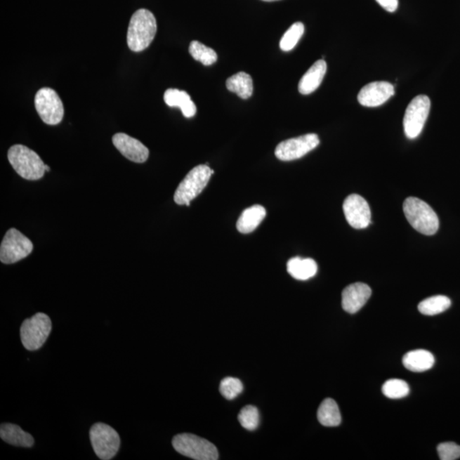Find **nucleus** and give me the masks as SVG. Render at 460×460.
<instances>
[{"label": "nucleus", "mask_w": 460, "mask_h": 460, "mask_svg": "<svg viewBox=\"0 0 460 460\" xmlns=\"http://www.w3.org/2000/svg\"><path fill=\"white\" fill-rule=\"evenodd\" d=\"M156 31L157 22L151 11L146 9L136 11L128 27V47L134 52L146 50L153 42Z\"/></svg>", "instance_id": "obj_1"}, {"label": "nucleus", "mask_w": 460, "mask_h": 460, "mask_svg": "<svg viewBox=\"0 0 460 460\" xmlns=\"http://www.w3.org/2000/svg\"><path fill=\"white\" fill-rule=\"evenodd\" d=\"M8 159L19 176L27 180L35 181L45 175V164L34 150L17 144L8 151Z\"/></svg>", "instance_id": "obj_2"}, {"label": "nucleus", "mask_w": 460, "mask_h": 460, "mask_svg": "<svg viewBox=\"0 0 460 460\" xmlns=\"http://www.w3.org/2000/svg\"><path fill=\"white\" fill-rule=\"evenodd\" d=\"M407 221L415 230L425 235H433L439 229V219L434 210L421 199L409 197L403 203Z\"/></svg>", "instance_id": "obj_3"}, {"label": "nucleus", "mask_w": 460, "mask_h": 460, "mask_svg": "<svg viewBox=\"0 0 460 460\" xmlns=\"http://www.w3.org/2000/svg\"><path fill=\"white\" fill-rule=\"evenodd\" d=\"M214 171L207 165H199L192 169L180 183L174 194V201L179 206H190V202L202 193L209 183Z\"/></svg>", "instance_id": "obj_4"}, {"label": "nucleus", "mask_w": 460, "mask_h": 460, "mask_svg": "<svg viewBox=\"0 0 460 460\" xmlns=\"http://www.w3.org/2000/svg\"><path fill=\"white\" fill-rule=\"evenodd\" d=\"M173 446L178 453L196 460H217L218 452L213 443L193 434L176 435Z\"/></svg>", "instance_id": "obj_5"}, {"label": "nucleus", "mask_w": 460, "mask_h": 460, "mask_svg": "<svg viewBox=\"0 0 460 460\" xmlns=\"http://www.w3.org/2000/svg\"><path fill=\"white\" fill-rule=\"evenodd\" d=\"M51 329V319L46 314L37 313L33 317L26 319L20 329L24 348L27 350L41 349L49 337Z\"/></svg>", "instance_id": "obj_6"}, {"label": "nucleus", "mask_w": 460, "mask_h": 460, "mask_svg": "<svg viewBox=\"0 0 460 460\" xmlns=\"http://www.w3.org/2000/svg\"><path fill=\"white\" fill-rule=\"evenodd\" d=\"M90 438L95 454L100 459H113L121 447L118 432L106 423H95L90 431Z\"/></svg>", "instance_id": "obj_7"}, {"label": "nucleus", "mask_w": 460, "mask_h": 460, "mask_svg": "<svg viewBox=\"0 0 460 460\" xmlns=\"http://www.w3.org/2000/svg\"><path fill=\"white\" fill-rule=\"evenodd\" d=\"M34 105L43 122L50 126L58 125L63 121L64 107L57 92L49 87L41 88L35 95Z\"/></svg>", "instance_id": "obj_8"}, {"label": "nucleus", "mask_w": 460, "mask_h": 460, "mask_svg": "<svg viewBox=\"0 0 460 460\" xmlns=\"http://www.w3.org/2000/svg\"><path fill=\"white\" fill-rule=\"evenodd\" d=\"M431 110V100L426 95H419L412 100L404 115L403 126L407 138H418L425 126Z\"/></svg>", "instance_id": "obj_9"}, {"label": "nucleus", "mask_w": 460, "mask_h": 460, "mask_svg": "<svg viewBox=\"0 0 460 460\" xmlns=\"http://www.w3.org/2000/svg\"><path fill=\"white\" fill-rule=\"evenodd\" d=\"M30 239L18 230L10 229L0 246V260L6 265H11L25 258L33 251Z\"/></svg>", "instance_id": "obj_10"}, {"label": "nucleus", "mask_w": 460, "mask_h": 460, "mask_svg": "<svg viewBox=\"0 0 460 460\" xmlns=\"http://www.w3.org/2000/svg\"><path fill=\"white\" fill-rule=\"evenodd\" d=\"M320 144L317 134L310 133L279 143L275 154L280 161L291 162L303 157Z\"/></svg>", "instance_id": "obj_11"}, {"label": "nucleus", "mask_w": 460, "mask_h": 460, "mask_svg": "<svg viewBox=\"0 0 460 460\" xmlns=\"http://www.w3.org/2000/svg\"><path fill=\"white\" fill-rule=\"evenodd\" d=\"M347 222L357 230L366 229L371 223V210L365 199L358 195H350L343 205Z\"/></svg>", "instance_id": "obj_12"}, {"label": "nucleus", "mask_w": 460, "mask_h": 460, "mask_svg": "<svg viewBox=\"0 0 460 460\" xmlns=\"http://www.w3.org/2000/svg\"><path fill=\"white\" fill-rule=\"evenodd\" d=\"M395 95V88L386 81H376L367 84L360 91L358 102L361 105L375 107L383 105Z\"/></svg>", "instance_id": "obj_13"}, {"label": "nucleus", "mask_w": 460, "mask_h": 460, "mask_svg": "<svg viewBox=\"0 0 460 460\" xmlns=\"http://www.w3.org/2000/svg\"><path fill=\"white\" fill-rule=\"evenodd\" d=\"M112 140L116 149L131 162L144 163L149 159V149L139 140L125 133H116Z\"/></svg>", "instance_id": "obj_14"}, {"label": "nucleus", "mask_w": 460, "mask_h": 460, "mask_svg": "<svg viewBox=\"0 0 460 460\" xmlns=\"http://www.w3.org/2000/svg\"><path fill=\"white\" fill-rule=\"evenodd\" d=\"M372 295L367 284L354 283L348 286L342 293V307L348 313H357L366 305Z\"/></svg>", "instance_id": "obj_15"}, {"label": "nucleus", "mask_w": 460, "mask_h": 460, "mask_svg": "<svg viewBox=\"0 0 460 460\" xmlns=\"http://www.w3.org/2000/svg\"><path fill=\"white\" fill-rule=\"evenodd\" d=\"M327 63L323 59L315 62L308 70L298 84V91L302 95H309L318 89L327 73Z\"/></svg>", "instance_id": "obj_16"}, {"label": "nucleus", "mask_w": 460, "mask_h": 460, "mask_svg": "<svg viewBox=\"0 0 460 460\" xmlns=\"http://www.w3.org/2000/svg\"><path fill=\"white\" fill-rule=\"evenodd\" d=\"M164 101L171 107H178L185 118H192L196 114V106L186 91L168 89L164 94Z\"/></svg>", "instance_id": "obj_17"}, {"label": "nucleus", "mask_w": 460, "mask_h": 460, "mask_svg": "<svg viewBox=\"0 0 460 460\" xmlns=\"http://www.w3.org/2000/svg\"><path fill=\"white\" fill-rule=\"evenodd\" d=\"M266 217L265 208L255 205L247 208L239 218L237 221V230L239 233L249 234L254 231Z\"/></svg>", "instance_id": "obj_18"}, {"label": "nucleus", "mask_w": 460, "mask_h": 460, "mask_svg": "<svg viewBox=\"0 0 460 460\" xmlns=\"http://www.w3.org/2000/svg\"><path fill=\"white\" fill-rule=\"evenodd\" d=\"M0 437L6 442L15 447H31L34 443L32 435L27 433L21 427L14 423H2L0 427Z\"/></svg>", "instance_id": "obj_19"}, {"label": "nucleus", "mask_w": 460, "mask_h": 460, "mask_svg": "<svg viewBox=\"0 0 460 460\" xmlns=\"http://www.w3.org/2000/svg\"><path fill=\"white\" fill-rule=\"evenodd\" d=\"M288 273L298 281H307L317 273L318 266L315 260L296 257L287 262Z\"/></svg>", "instance_id": "obj_20"}, {"label": "nucleus", "mask_w": 460, "mask_h": 460, "mask_svg": "<svg viewBox=\"0 0 460 460\" xmlns=\"http://www.w3.org/2000/svg\"><path fill=\"white\" fill-rule=\"evenodd\" d=\"M402 362L407 370L421 373L431 369L434 366L435 357L430 351L416 350L404 355Z\"/></svg>", "instance_id": "obj_21"}, {"label": "nucleus", "mask_w": 460, "mask_h": 460, "mask_svg": "<svg viewBox=\"0 0 460 460\" xmlns=\"http://www.w3.org/2000/svg\"><path fill=\"white\" fill-rule=\"evenodd\" d=\"M227 89L242 99L251 97L254 92V81L251 76L245 72L231 76L226 81Z\"/></svg>", "instance_id": "obj_22"}, {"label": "nucleus", "mask_w": 460, "mask_h": 460, "mask_svg": "<svg viewBox=\"0 0 460 460\" xmlns=\"http://www.w3.org/2000/svg\"><path fill=\"white\" fill-rule=\"evenodd\" d=\"M317 419L322 426L336 427L341 423V414L338 404L334 400L327 398L324 400L317 412Z\"/></svg>", "instance_id": "obj_23"}, {"label": "nucleus", "mask_w": 460, "mask_h": 460, "mask_svg": "<svg viewBox=\"0 0 460 460\" xmlns=\"http://www.w3.org/2000/svg\"><path fill=\"white\" fill-rule=\"evenodd\" d=\"M451 300L446 296L438 295L423 300L419 305L420 313L426 315H435L449 310Z\"/></svg>", "instance_id": "obj_24"}, {"label": "nucleus", "mask_w": 460, "mask_h": 460, "mask_svg": "<svg viewBox=\"0 0 460 460\" xmlns=\"http://www.w3.org/2000/svg\"><path fill=\"white\" fill-rule=\"evenodd\" d=\"M190 54L195 61L202 63L203 65L211 66L217 62L218 55L213 49L207 47L199 41H192L189 48Z\"/></svg>", "instance_id": "obj_25"}, {"label": "nucleus", "mask_w": 460, "mask_h": 460, "mask_svg": "<svg viewBox=\"0 0 460 460\" xmlns=\"http://www.w3.org/2000/svg\"><path fill=\"white\" fill-rule=\"evenodd\" d=\"M303 34H305V25L302 22H295L282 36L281 41H280V48L283 51L293 50Z\"/></svg>", "instance_id": "obj_26"}, {"label": "nucleus", "mask_w": 460, "mask_h": 460, "mask_svg": "<svg viewBox=\"0 0 460 460\" xmlns=\"http://www.w3.org/2000/svg\"><path fill=\"white\" fill-rule=\"evenodd\" d=\"M409 386L402 379H390L383 383V394L390 399H400L409 394Z\"/></svg>", "instance_id": "obj_27"}, {"label": "nucleus", "mask_w": 460, "mask_h": 460, "mask_svg": "<svg viewBox=\"0 0 460 460\" xmlns=\"http://www.w3.org/2000/svg\"><path fill=\"white\" fill-rule=\"evenodd\" d=\"M219 390L223 397L227 400H234L243 391V385L241 380L238 379L227 377L222 380Z\"/></svg>", "instance_id": "obj_28"}, {"label": "nucleus", "mask_w": 460, "mask_h": 460, "mask_svg": "<svg viewBox=\"0 0 460 460\" xmlns=\"http://www.w3.org/2000/svg\"><path fill=\"white\" fill-rule=\"evenodd\" d=\"M239 422L248 431L257 429L259 423V413L257 407L247 406L243 407L238 416Z\"/></svg>", "instance_id": "obj_29"}, {"label": "nucleus", "mask_w": 460, "mask_h": 460, "mask_svg": "<svg viewBox=\"0 0 460 460\" xmlns=\"http://www.w3.org/2000/svg\"><path fill=\"white\" fill-rule=\"evenodd\" d=\"M438 452L442 460H456L460 458V446L454 442L439 444Z\"/></svg>", "instance_id": "obj_30"}, {"label": "nucleus", "mask_w": 460, "mask_h": 460, "mask_svg": "<svg viewBox=\"0 0 460 460\" xmlns=\"http://www.w3.org/2000/svg\"><path fill=\"white\" fill-rule=\"evenodd\" d=\"M383 9L389 12H395L397 10L398 0H376Z\"/></svg>", "instance_id": "obj_31"}, {"label": "nucleus", "mask_w": 460, "mask_h": 460, "mask_svg": "<svg viewBox=\"0 0 460 460\" xmlns=\"http://www.w3.org/2000/svg\"><path fill=\"white\" fill-rule=\"evenodd\" d=\"M263 1H265V2H274V1H279V0H263Z\"/></svg>", "instance_id": "obj_32"}, {"label": "nucleus", "mask_w": 460, "mask_h": 460, "mask_svg": "<svg viewBox=\"0 0 460 460\" xmlns=\"http://www.w3.org/2000/svg\"><path fill=\"white\" fill-rule=\"evenodd\" d=\"M45 169H46V171H47V173H48V171H51V168L49 166H48L47 165L45 166Z\"/></svg>", "instance_id": "obj_33"}]
</instances>
